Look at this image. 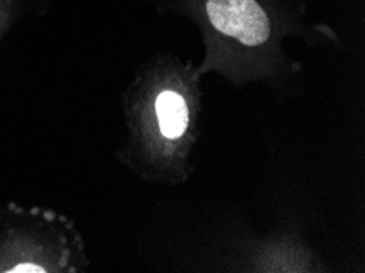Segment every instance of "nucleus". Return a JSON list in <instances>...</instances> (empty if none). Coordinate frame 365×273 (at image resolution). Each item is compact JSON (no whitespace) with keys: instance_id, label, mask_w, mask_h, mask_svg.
<instances>
[{"instance_id":"obj_1","label":"nucleus","mask_w":365,"mask_h":273,"mask_svg":"<svg viewBox=\"0 0 365 273\" xmlns=\"http://www.w3.org/2000/svg\"><path fill=\"white\" fill-rule=\"evenodd\" d=\"M208 26L223 40L261 48L272 40L275 20L262 0H202Z\"/></svg>"},{"instance_id":"obj_2","label":"nucleus","mask_w":365,"mask_h":273,"mask_svg":"<svg viewBox=\"0 0 365 273\" xmlns=\"http://www.w3.org/2000/svg\"><path fill=\"white\" fill-rule=\"evenodd\" d=\"M156 111L161 133L168 139H177L187 130V105L182 96L173 91H165L158 97Z\"/></svg>"},{"instance_id":"obj_3","label":"nucleus","mask_w":365,"mask_h":273,"mask_svg":"<svg viewBox=\"0 0 365 273\" xmlns=\"http://www.w3.org/2000/svg\"><path fill=\"white\" fill-rule=\"evenodd\" d=\"M7 272H46L40 265H33V264H20V265H15L12 269L7 270Z\"/></svg>"}]
</instances>
